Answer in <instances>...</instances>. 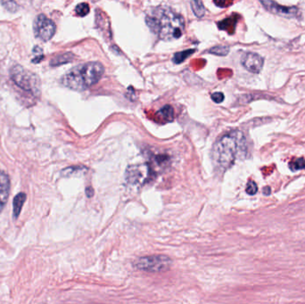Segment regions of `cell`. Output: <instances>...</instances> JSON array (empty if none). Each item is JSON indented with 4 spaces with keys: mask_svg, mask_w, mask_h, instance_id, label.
Here are the masks:
<instances>
[{
    "mask_svg": "<svg viewBox=\"0 0 305 304\" xmlns=\"http://www.w3.org/2000/svg\"><path fill=\"white\" fill-rule=\"evenodd\" d=\"M147 26L163 40L180 38L185 30L184 18L168 8L155 7L146 17Z\"/></svg>",
    "mask_w": 305,
    "mask_h": 304,
    "instance_id": "1",
    "label": "cell"
},
{
    "mask_svg": "<svg viewBox=\"0 0 305 304\" xmlns=\"http://www.w3.org/2000/svg\"><path fill=\"white\" fill-rule=\"evenodd\" d=\"M245 139L239 131H230L220 137L213 148V163L221 169H227L234 164L236 160L245 151Z\"/></svg>",
    "mask_w": 305,
    "mask_h": 304,
    "instance_id": "2",
    "label": "cell"
},
{
    "mask_svg": "<svg viewBox=\"0 0 305 304\" xmlns=\"http://www.w3.org/2000/svg\"><path fill=\"white\" fill-rule=\"evenodd\" d=\"M104 72V67L99 62H89L75 66L62 77L65 87L75 91H84L97 84Z\"/></svg>",
    "mask_w": 305,
    "mask_h": 304,
    "instance_id": "3",
    "label": "cell"
},
{
    "mask_svg": "<svg viewBox=\"0 0 305 304\" xmlns=\"http://www.w3.org/2000/svg\"><path fill=\"white\" fill-rule=\"evenodd\" d=\"M10 76L14 83L22 90L37 95L39 93L40 82L38 77L32 71H28L22 66H14L10 71Z\"/></svg>",
    "mask_w": 305,
    "mask_h": 304,
    "instance_id": "4",
    "label": "cell"
},
{
    "mask_svg": "<svg viewBox=\"0 0 305 304\" xmlns=\"http://www.w3.org/2000/svg\"><path fill=\"white\" fill-rule=\"evenodd\" d=\"M171 265L172 261L169 256L159 254L140 257L132 262V266L137 270L149 273L167 271Z\"/></svg>",
    "mask_w": 305,
    "mask_h": 304,
    "instance_id": "5",
    "label": "cell"
},
{
    "mask_svg": "<svg viewBox=\"0 0 305 304\" xmlns=\"http://www.w3.org/2000/svg\"><path fill=\"white\" fill-rule=\"evenodd\" d=\"M33 29H34L35 36L43 41L50 40L54 37L56 32L55 22L43 14L38 15L37 17L34 22Z\"/></svg>",
    "mask_w": 305,
    "mask_h": 304,
    "instance_id": "6",
    "label": "cell"
},
{
    "mask_svg": "<svg viewBox=\"0 0 305 304\" xmlns=\"http://www.w3.org/2000/svg\"><path fill=\"white\" fill-rule=\"evenodd\" d=\"M150 174L151 169L147 164L132 165L126 170V180L131 185L145 184L147 179L150 178Z\"/></svg>",
    "mask_w": 305,
    "mask_h": 304,
    "instance_id": "7",
    "label": "cell"
},
{
    "mask_svg": "<svg viewBox=\"0 0 305 304\" xmlns=\"http://www.w3.org/2000/svg\"><path fill=\"white\" fill-rule=\"evenodd\" d=\"M260 3L264 8L274 15H277L278 17H285V18H299L300 10L296 6H284L279 5L278 3L271 1V0H263L260 1Z\"/></svg>",
    "mask_w": 305,
    "mask_h": 304,
    "instance_id": "8",
    "label": "cell"
},
{
    "mask_svg": "<svg viewBox=\"0 0 305 304\" xmlns=\"http://www.w3.org/2000/svg\"><path fill=\"white\" fill-rule=\"evenodd\" d=\"M241 64L247 71L253 73H259L262 70L264 60L260 54L248 52L243 55Z\"/></svg>",
    "mask_w": 305,
    "mask_h": 304,
    "instance_id": "9",
    "label": "cell"
},
{
    "mask_svg": "<svg viewBox=\"0 0 305 304\" xmlns=\"http://www.w3.org/2000/svg\"><path fill=\"white\" fill-rule=\"evenodd\" d=\"M10 193V179L8 175L0 170V212L4 209Z\"/></svg>",
    "mask_w": 305,
    "mask_h": 304,
    "instance_id": "10",
    "label": "cell"
},
{
    "mask_svg": "<svg viewBox=\"0 0 305 304\" xmlns=\"http://www.w3.org/2000/svg\"><path fill=\"white\" fill-rule=\"evenodd\" d=\"M26 198L27 196L24 193H19L15 196L14 201H13V217L16 220L19 217L20 213L22 212V207L26 201Z\"/></svg>",
    "mask_w": 305,
    "mask_h": 304,
    "instance_id": "11",
    "label": "cell"
},
{
    "mask_svg": "<svg viewBox=\"0 0 305 304\" xmlns=\"http://www.w3.org/2000/svg\"><path fill=\"white\" fill-rule=\"evenodd\" d=\"M75 58L74 54L72 53H65V54H61L59 55H56L50 62V66H60L63 65H66L68 63H71Z\"/></svg>",
    "mask_w": 305,
    "mask_h": 304,
    "instance_id": "12",
    "label": "cell"
},
{
    "mask_svg": "<svg viewBox=\"0 0 305 304\" xmlns=\"http://www.w3.org/2000/svg\"><path fill=\"white\" fill-rule=\"evenodd\" d=\"M156 114L161 121L170 122L174 119V111L170 105H165Z\"/></svg>",
    "mask_w": 305,
    "mask_h": 304,
    "instance_id": "13",
    "label": "cell"
},
{
    "mask_svg": "<svg viewBox=\"0 0 305 304\" xmlns=\"http://www.w3.org/2000/svg\"><path fill=\"white\" fill-rule=\"evenodd\" d=\"M191 8L194 12L195 16L198 18H202L205 14V7L203 6V2L201 1H196L193 0L190 2Z\"/></svg>",
    "mask_w": 305,
    "mask_h": 304,
    "instance_id": "14",
    "label": "cell"
},
{
    "mask_svg": "<svg viewBox=\"0 0 305 304\" xmlns=\"http://www.w3.org/2000/svg\"><path fill=\"white\" fill-rule=\"evenodd\" d=\"M195 52H196V49H188V50L176 53L173 56L172 61L174 62L176 65H179L180 63H183L188 56L192 55Z\"/></svg>",
    "mask_w": 305,
    "mask_h": 304,
    "instance_id": "15",
    "label": "cell"
},
{
    "mask_svg": "<svg viewBox=\"0 0 305 304\" xmlns=\"http://www.w3.org/2000/svg\"><path fill=\"white\" fill-rule=\"evenodd\" d=\"M229 47L227 46H215L208 51V53L219 55V56H225L229 54Z\"/></svg>",
    "mask_w": 305,
    "mask_h": 304,
    "instance_id": "16",
    "label": "cell"
},
{
    "mask_svg": "<svg viewBox=\"0 0 305 304\" xmlns=\"http://www.w3.org/2000/svg\"><path fill=\"white\" fill-rule=\"evenodd\" d=\"M87 169L85 167H69V168L66 169L62 171V175L63 176H66V177H70V176H73V175H77V174H82L84 172H86Z\"/></svg>",
    "mask_w": 305,
    "mask_h": 304,
    "instance_id": "17",
    "label": "cell"
},
{
    "mask_svg": "<svg viewBox=\"0 0 305 304\" xmlns=\"http://www.w3.org/2000/svg\"><path fill=\"white\" fill-rule=\"evenodd\" d=\"M305 168V158H297V159L294 160L293 162H291V163H289V169H290L292 171H297V170H300V169H303Z\"/></svg>",
    "mask_w": 305,
    "mask_h": 304,
    "instance_id": "18",
    "label": "cell"
},
{
    "mask_svg": "<svg viewBox=\"0 0 305 304\" xmlns=\"http://www.w3.org/2000/svg\"><path fill=\"white\" fill-rule=\"evenodd\" d=\"M89 11H90V8L87 3H81L75 7V13L79 17H86Z\"/></svg>",
    "mask_w": 305,
    "mask_h": 304,
    "instance_id": "19",
    "label": "cell"
},
{
    "mask_svg": "<svg viewBox=\"0 0 305 304\" xmlns=\"http://www.w3.org/2000/svg\"><path fill=\"white\" fill-rule=\"evenodd\" d=\"M33 54H34V56H33V60H32L33 63L38 64V63H40L44 59L43 50L40 49L39 47H38V46H36L33 49Z\"/></svg>",
    "mask_w": 305,
    "mask_h": 304,
    "instance_id": "20",
    "label": "cell"
},
{
    "mask_svg": "<svg viewBox=\"0 0 305 304\" xmlns=\"http://www.w3.org/2000/svg\"><path fill=\"white\" fill-rule=\"evenodd\" d=\"M245 191H246V193H247L248 195H250V196L255 195L257 193V191H258V186H257L256 183H255L254 181H252V180L249 181V182L247 183V185H246Z\"/></svg>",
    "mask_w": 305,
    "mask_h": 304,
    "instance_id": "21",
    "label": "cell"
},
{
    "mask_svg": "<svg viewBox=\"0 0 305 304\" xmlns=\"http://www.w3.org/2000/svg\"><path fill=\"white\" fill-rule=\"evenodd\" d=\"M1 4L6 7L8 11L16 12L18 10V7L17 3L14 1H6V2H1Z\"/></svg>",
    "mask_w": 305,
    "mask_h": 304,
    "instance_id": "22",
    "label": "cell"
},
{
    "mask_svg": "<svg viewBox=\"0 0 305 304\" xmlns=\"http://www.w3.org/2000/svg\"><path fill=\"white\" fill-rule=\"evenodd\" d=\"M211 98L215 103H222L224 100V95L221 92H215L211 95Z\"/></svg>",
    "mask_w": 305,
    "mask_h": 304,
    "instance_id": "23",
    "label": "cell"
},
{
    "mask_svg": "<svg viewBox=\"0 0 305 304\" xmlns=\"http://www.w3.org/2000/svg\"><path fill=\"white\" fill-rule=\"evenodd\" d=\"M86 195L87 197H92L94 196V189H93L91 186H88L86 189Z\"/></svg>",
    "mask_w": 305,
    "mask_h": 304,
    "instance_id": "24",
    "label": "cell"
},
{
    "mask_svg": "<svg viewBox=\"0 0 305 304\" xmlns=\"http://www.w3.org/2000/svg\"><path fill=\"white\" fill-rule=\"evenodd\" d=\"M263 195H265V196H270L271 194V188L270 187V186H265L264 188H263Z\"/></svg>",
    "mask_w": 305,
    "mask_h": 304,
    "instance_id": "25",
    "label": "cell"
},
{
    "mask_svg": "<svg viewBox=\"0 0 305 304\" xmlns=\"http://www.w3.org/2000/svg\"><path fill=\"white\" fill-rule=\"evenodd\" d=\"M215 3V5H217V6H220V7H223V6H225L227 4L229 5L230 3H226V2H214Z\"/></svg>",
    "mask_w": 305,
    "mask_h": 304,
    "instance_id": "26",
    "label": "cell"
}]
</instances>
